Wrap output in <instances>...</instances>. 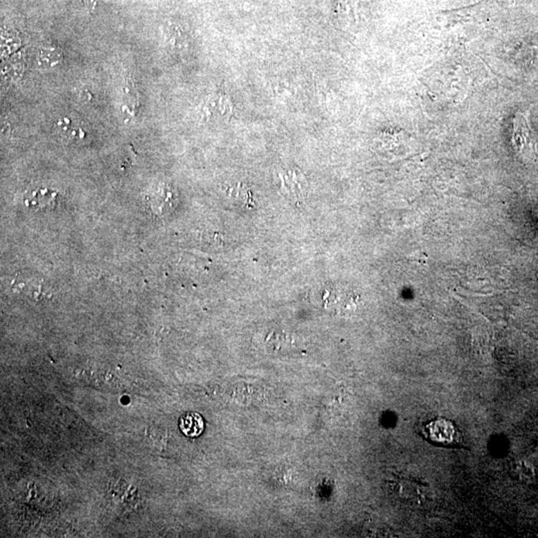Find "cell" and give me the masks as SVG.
Here are the masks:
<instances>
[{
  "instance_id": "3957f363",
  "label": "cell",
  "mask_w": 538,
  "mask_h": 538,
  "mask_svg": "<svg viewBox=\"0 0 538 538\" xmlns=\"http://www.w3.org/2000/svg\"><path fill=\"white\" fill-rule=\"evenodd\" d=\"M146 200L156 216L165 218L175 211L178 203V194L171 185L160 184L149 192Z\"/></svg>"
},
{
  "instance_id": "7a4b0ae2",
  "label": "cell",
  "mask_w": 538,
  "mask_h": 538,
  "mask_svg": "<svg viewBox=\"0 0 538 538\" xmlns=\"http://www.w3.org/2000/svg\"><path fill=\"white\" fill-rule=\"evenodd\" d=\"M200 114L204 120L211 123H225L231 119L234 114V104L231 97L223 92L211 94L205 98Z\"/></svg>"
},
{
  "instance_id": "ba28073f",
  "label": "cell",
  "mask_w": 538,
  "mask_h": 538,
  "mask_svg": "<svg viewBox=\"0 0 538 538\" xmlns=\"http://www.w3.org/2000/svg\"><path fill=\"white\" fill-rule=\"evenodd\" d=\"M60 138L67 142H76V141L84 140L86 137V132L82 128L81 124L71 120L70 118L64 117L59 120L56 125Z\"/></svg>"
},
{
  "instance_id": "8992f818",
  "label": "cell",
  "mask_w": 538,
  "mask_h": 538,
  "mask_svg": "<svg viewBox=\"0 0 538 538\" xmlns=\"http://www.w3.org/2000/svg\"><path fill=\"white\" fill-rule=\"evenodd\" d=\"M324 300L326 303H330L333 307L350 309L356 307L358 301V294L353 291L350 288L336 287L326 290Z\"/></svg>"
},
{
  "instance_id": "6da1fadb",
  "label": "cell",
  "mask_w": 538,
  "mask_h": 538,
  "mask_svg": "<svg viewBox=\"0 0 538 538\" xmlns=\"http://www.w3.org/2000/svg\"><path fill=\"white\" fill-rule=\"evenodd\" d=\"M420 435L439 448H466L463 434L450 420L437 417L421 428Z\"/></svg>"
},
{
  "instance_id": "30bf717a",
  "label": "cell",
  "mask_w": 538,
  "mask_h": 538,
  "mask_svg": "<svg viewBox=\"0 0 538 538\" xmlns=\"http://www.w3.org/2000/svg\"><path fill=\"white\" fill-rule=\"evenodd\" d=\"M61 51L53 47H42L37 55L38 65L41 67H54L61 62Z\"/></svg>"
},
{
  "instance_id": "277c9868",
  "label": "cell",
  "mask_w": 538,
  "mask_h": 538,
  "mask_svg": "<svg viewBox=\"0 0 538 538\" xmlns=\"http://www.w3.org/2000/svg\"><path fill=\"white\" fill-rule=\"evenodd\" d=\"M280 189L285 196L292 200H301L308 194V182L305 176L298 169H282L278 173Z\"/></svg>"
},
{
  "instance_id": "9c48e42d",
  "label": "cell",
  "mask_w": 538,
  "mask_h": 538,
  "mask_svg": "<svg viewBox=\"0 0 538 538\" xmlns=\"http://www.w3.org/2000/svg\"><path fill=\"white\" fill-rule=\"evenodd\" d=\"M180 428L187 437L200 436L205 428L204 420L196 413H189L180 419Z\"/></svg>"
},
{
  "instance_id": "5b68a950",
  "label": "cell",
  "mask_w": 538,
  "mask_h": 538,
  "mask_svg": "<svg viewBox=\"0 0 538 538\" xmlns=\"http://www.w3.org/2000/svg\"><path fill=\"white\" fill-rule=\"evenodd\" d=\"M513 144L517 151L526 152V149H533L532 132L529 127L528 116L519 113L515 115L513 121Z\"/></svg>"
},
{
  "instance_id": "52a82bcc",
  "label": "cell",
  "mask_w": 538,
  "mask_h": 538,
  "mask_svg": "<svg viewBox=\"0 0 538 538\" xmlns=\"http://www.w3.org/2000/svg\"><path fill=\"white\" fill-rule=\"evenodd\" d=\"M58 194L49 189H38L26 194L24 202L30 209H53L57 205Z\"/></svg>"
}]
</instances>
